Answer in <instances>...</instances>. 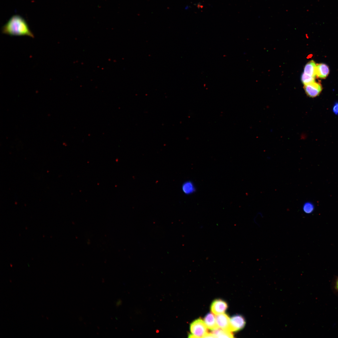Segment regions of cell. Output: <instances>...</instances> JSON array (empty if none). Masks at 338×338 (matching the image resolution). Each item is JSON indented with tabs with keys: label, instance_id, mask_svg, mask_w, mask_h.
I'll return each mask as SVG.
<instances>
[{
	"label": "cell",
	"instance_id": "6da1fadb",
	"mask_svg": "<svg viewBox=\"0 0 338 338\" xmlns=\"http://www.w3.org/2000/svg\"><path fill=\"white\" fill-rule=\"evenodd\" d=\"M2 30L3 33L10 36L34 37L26 20L19 15L12 16L3 27Z\"/></svg>",
	"mask_w": 338,
	"mask_h": 338
},
{
	"label": "cell",
	"instance_id": "7a4b0ae2",
	"mask_svg": "<svg viewBox=\"0 0 338 338\" xmlns=\"http://www.w3.org/2000/svg\"><path fill=\"white\" fill-rule=\"evenodd\" d=\"M207 327L204 320L198 318L193 321L190 324V329L191 334L188 337L203 338L207 333Z\"/></svg>",
	"mask_w": 338,
	"mask_h": 338
},
{
	"label": "cell",
	"instance_id": "3957f363",
	"mask_svg": "<svg viewBox=\"0 0 338 338\" xmlns=\"http://www.w3.org/2000/svg\"><path fill=\"white\" fill-rule=\"evenodd\" d=\"M304 85V88L306 94L312 98L319 95L322 90L321 84L315 81Z\"/></svg>",
	"mask_w": 338,
	"mask_h": 338
},
{
	"label": "cell",
	"instance_id": "277c9868",
	"mask_svg": "<svg viewBox=\"0 0 338 338\" xmlns=\"http://www.w3.org/2000/svg\"><path fill=\"white\" fill-rule=\"evenodd\" d=\"M230 331H237L244 328L245 324L244 318L241 315H236L230 318Z\"/></svg>",
	"mask_w": 338,
	"mask_h": 338
},
{
	"label": "cell",
	"instance_id": "5b68a950",
	"mask_svg": "<svg viewBox=\"0 0 338 338\" xmlns=\"http://www.w3.org/2000/svg\"><path fill=\"white\" fill-rule=\"evenodd\" d=\"M228 308L227 303L221 299L214 300L211 304L210 309L213 314L217 315L223 313Z\"/></svg>",
	"mask_w": 338,
	"mask_h": 338
},
{
	"label": "cell",
	"instance_id": "8992f818",
	"mask_svg": "<svg viewBox=\"0 0 338 338\" xmlns=\"http://www.w3.org/2000/svg\"><path fill=\"white\" fill-rule=\"evenodd\" d=\"M215 317L219 328L230 331V318L227 314L223 313L217 315Z\"/></svg>",
	"mask_w": 338,
	"mask_h": 338
},
{
	"label": "cell",
	"instance_id": "52a82bcc",
	"mask_svg": "<svg viewBox=\"0 0 338 338\" xmlns=\"http://www.w3.org/2000/svg\"><path fill=\"white\" fill-rule=\"evenodd\" d=\"M204 321L207 328L210 330H213L219 328L215 316L212 313H207L204 317Z\"/></svg>",
	"mask_w": 338,
	"mask_h": 338
},
{
	"label": "cell",
	"instance_id": "ba28073f",
	"mask_svg": "<svg viewBox=\"0 0 338 338\" xmlns=\"http://www.w3.org/2000/svg\"><path fill=\"white\" fill-rule=\"evenodd\" d=\"M329 73V69L326 64L323 63L316 64V74L318 77L325 79Z\"/></svg>",
	"mask_w": 338,
	"mask_h": 338
},
{
	"label": "cell",
	"instance_id": "9c48e42d",
	"mask_svg": "<svg viewBox=\"0 0 338 338\" xmlns=\"http://www.w3.org/2000/svg\"><path fill=\"white\" fill-rule=\"evenodd\" d=\"M316 65L315 62L312 60L308 62L305 66L304 72L305 74L315 77L316 76Z\"/></svg>",
	"mask_w": 338,
	"mask_h": 338
},
{
	"label": "cell",
	"instance_id": "30bf717a",
	"mask_svg": "<svg viewBox=\"0 0 338 338\" xmlns=\"http://www.w3.org/2000/svg\"><path fill=\"white\" fill-rule=\"evenodd\" d=\"M216 338H233V335L232 332L221 328L213 330L212 332Z\"/></svg>",
	"mask_w": 338,
	"mask_h": 338
},
{
	"label": "cell",
	"instance_id": "8fae6325",
	"mask_svg": "<svg viewBox=\"0 0 338 338\" xmlns=\"http://www.w3.org/2000/svg\"><path fill=\"white\" fill-rule=\"evenodd\" d=\"M183 192L186 195H190L194 193L196 188L193 183L191 181H187L183 183L182 186Z\"/></svg>",
	"mask_w": 338,
	"mask_h": 338
},
{
	"label": "cell",
	"instance_id": "7c38bea8",
	"mask_svg": "<svg viewBox=\"0 0 338 338\" xmlns=\"http://www.w3.org/2000/svg\"><path fill=\"white\" fill-rule=\"evenodd\" d=\"M302 210L304 213L309 214L313 212L314 207L312 203L307 202H305L302 206Z\"/></svg>",
	"mask_w": 338,
	"mask_h": 338
},
{
	"label": "cell",
	"instance_id": "4fadbf2b",
	"mask_svg": "<svg viewBox=\"0 0 338 338\" xmlns=\"http://www.w3.org/2000/svg\"><path fill=\"white\" fill-rule=\"evenodd\" d=\"M315 78L303 73L301 75V79L303 83L305 85L315 82Z\"/></svg>",
	"mask_w": 338,
	"mask_h": 338
},
{
	"label": "cell",
	"instance_id": "5bb4252c",
	"mask_svg": "<svg viewBox=\"0 0 338 338\" xmlns=\"http://www.w3.org/2000/svg\"><path fill=\"white\" fill-rule=\"evenodd\" d=\"M333 112L336 115H338V102H336L334 104L332 109Z\"/></svg>",
	"mask_w": 338,
	"mask_h": 338
},
{
	"label": "cell",
	"instance_id": "9a60e30c",
	"mask_svg": "<svg viewBox=\"0 0 338 338\" xmlns=\"http://www.w3.org/2000/svg\"><path fill=\"white\" fill-rule=\"evenodd\" d=\"M203 338H216L214 334L211 333H207Z\"/></svg>",
	"mask_w": 338,
	"mask_h": 338
},
{
	"label": "cell",
	"instance_id": "2e32d148",
	"mask_svg": "<svg viewBox=\"0 0 338 338\" xmlns=\"http://www.w3.org/2000/svg\"><path fill=\"white\" fill-rule=\"evenodd\" d=\"M335 288L336 290L338 292V277L337 278L335 282Z\"/></svg>",
	"mask_w": 338,
	"mask_h": 338
}]
</instances>
